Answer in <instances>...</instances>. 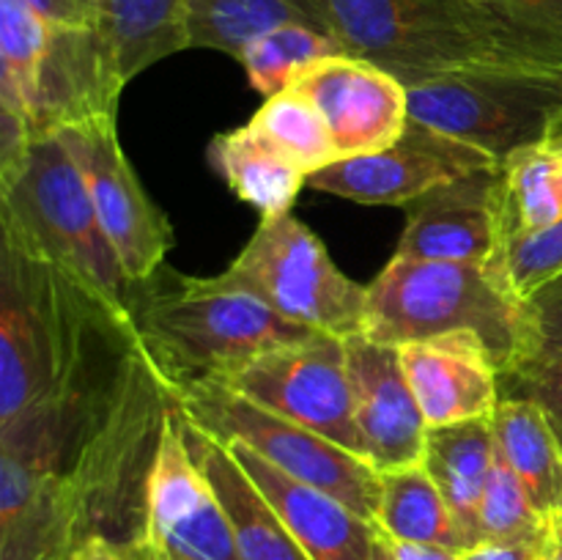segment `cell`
<instances>
[{
	"mask_svg": "<svg viewBox=\"0 0 562 560\" xmlns=\"http://www.w3.org/2000/svg\"><path fill=\"white\" fill-rule=\"evenodd\" d=\"M499 9L527 31L562 44V0H505Z\"/></svg>",
	"mask_w": 562,
	"mask_h": 560,
	"instance_id": "836d02e7",
	"label": "cell"
},
{
	"mask_svg": "<svg viewBox=\"0 0 562 560\" xmlns=\"http://www.w3.org/2000/svg\"><path fill=\"white\" fill-rule=\"evenodd\" d=\"M250 121L285 157L294 159L305 170L307 179L340 159L324 115L318 113L311 99L302 97L294 88L272 99H263Z\"/></svg>",
	"mask_w": 562,
	"mask_h": 560,
	"instance_id": "83f0119b",
	"label": "cell"
},
{
	"mask_svg": "<svg viewBox=\"0 0 562 560\" xmlns=\"http://www.w3.org/2000/svg\"><path fill=\"white\" fill-rule=\"evenodd\" d=\"M477 522H481V541H519L549 530V519L538 511L536 500L499 450L483 492Z\"/></svg>",
	"mask_w": 562,
	"mask_h": 560,
	"instance_id": "f546056e",
	"label": "cell"
},
{
	"mask_svg": "<svg viewBox=\"0 0 562 560\" xmlns=\"http://www.w3.org/2000/svg\"><path fill=\"white\" fill-rule=\"evenodd\" d=\"M371 560H395L393 547H390V541L379 530H376V541H373V549H371Z\"/></svg>",
	"mask_w": 562,
	"mask_h": 560,
	"instance_id": "60d3db41",
	"label": "cell"
},
{
	"mask_svg": "<svg viewBox=\"0 0 562 560\" xmlns=\"http://www.w3.org/2000/svg\"><path fill=\"white\" fill-rule=\"evenodd\" d=\"M346 351L366 459L379 472L423 461L428 423L401 366L398 346L360 333L346 338Z\"/></svg>",
	"mask_w": 562,
	"mask_h": 560,
	"instance_id": "9a60e30c",
	"label": "cell"
},
{
	"mask_svg": "<svg viewBox=\"0 0 562 560\" xmlns=\"http://www.w3.org/2000/svg\"><path fill=\"white\" fill-rule=\"evenodd\" d=\"M179 421L192 456L203 467L209 483L214 486L225 514H228L239 560H311L305 549L296 544V538L291 536L289 527L283 525L272 503L241 470L228 445L209 437L195 423L187 421L181 412Z\"/></svg>",
	"mask_w": 562,
	"mask_h": 560,
	"instance_id": "d6986e66",
	"label": "cell"
},
{
	"mask_svg": "<svg viewBox=\"0 0 562 560\" xmlns=\"http://www.w3.org/2000/svg\"><path fill=\"white\" fill-rule=\"evenodd\" d=\"M47 36L49 22L31 5L22 0H0V113L22 121Z\"/></svg>",
	"mask_w": 562,
	"mask_h": 560,
	"instance_id": "f1b7e54d",
	"label": "cell"
},
{
	"mask_svg": "<svg viewBox=\"0 0 562 560\" xmlns=\"http://www.w3.org/2000/svg\"><path fill=\"white\" fill-rule=\"evenodd\" d=\"M69 560H143L140 555L132 552L130 547L110 541L104 536H88L86 541L71 549Z\"/></svg>",
	"mask_w": 562,
	"mask_h": 560,
	"instance_id": "8d00e7d4",
	"label": "cell"
},
{
	"mask_svg": "<svg viewBox=\"0 0 562 560\" xmlns=\"http://www.w3.org/2000/svg\"><path fill=\"white\" fill-rule=\"evenodd\" d=\"M99 27L113 47L124 82L190 49L187 0H102Z\"/></svg>",
	"mask_w": 562,
	"mask_h": 560,
	"instance_id": "603a6c76",
	"label": "cell"
},
{
	"mask_svg": "<svg viewBox=\"0 0 562 560\" xmlns=\"http://www.w3.org/2000/svg\"><path fill=\"white\" fill-rule=\"evenodd\" d=\"M464 3H481V5H503L505 0H464Z\"/></svg>",
	"mask_w": 562,
	"mask_h": 560,
	"instance_id": "b9f144b4",
	"label": "cell"
},
{
	"mask_svg": "<svg viewBox=\"0 0 562 560\" xmlns=\"http://www.w3.org/2000/svg\"><path fill=\"white\" fill-rule=\"evenodd\" d=\"M344 44L313 22H285L252 38L241 53L250 86L263 99L289 91L302 71L333 55H344Z\"/></svg>",
	"mask_w": 562,
	"mask_h": 560,
	"instance_id": "4316f807",
	"label": "cell"
},
{
	"mask_svg": "<svg viewBox=\"0 0 562 560\" xmlns=\"http://www.w3.org/2000/svg\"><path fill=\"white\" fill-rule=\"evenodd\" d=\"M209 159L239 201L250 203L261 217L291 212L307 184V173L285 157L252 121L220 132L209 143Z\"/></svg>",
	"mask_w": 562,
	"mask_h": 560,
	"instance_id": "44dd1931",
	"label": "cell"
},
{
	"mask_svg": "<svg viewBox=\"0 0 562 560\" xmlns=\"http://www.w3.org/2000/svg\"><path fill=\"white\" fill-rule=\"evenodd\" d=\"M497 165L492 154L409 119L387 148L338 159L313 173L307 187L368 206H406L434 187Z\"/></svg>",
	"mask_w": 562,
	"mask_h": 560,
	"instance_id": "7c38bea8",
	"label": "cell"
},
{
	"mask_svg": "<svg viewBox=\"0 0 562 560\" xmlns=\"http://www.w3.org/2000/svg\"><path fill=\"white\" fill-rule=\"evenodd\" d=\"M552 525V544H549V560H562V511L549 519Z\"/></svg>",
	"mask_w": 562,
	"mask_h": 560,
	"instance_id": "f35d334b",
	"label": "cell"
},
{
	"mask_svg": "<svg viewBox=\"0 0 562 560\" xmlns=\"http://www.w3.org/2000/svg\"><path fill=\"white\" fill-rule=\"evenodd\" d=\"M387 541L390 547H393L395 560H461V552H456V549H448V547H434V544H406V541H393V538H387Z\"/></svg>",
	"mask_w": 562,
	"mask_h": 560,
	"instance_id": "74e56055",
	"label": "cell"
},
{
	"mask_svg": "<svg viewBox=\"0 0 562 560\" xmlns=\"http://www.w3.org/2000/svg\"><path fill=\"white\" fill-rule=\"evenodd\" d=\"M503 395H516L541 406L562 445V351L536 355L503 377Z\"/></svg>",
	"mask_w": 562,
	"mask_h": 560,
	"instance_id": "1f68e13d",
	"label": "cell"
},
{
	"mask_svg": "<svg viewBox=\"0 0 562 560\" xmlns=\"http://www.w3.org/2000/svg\"><path fill=\"white\" fill-rule=\"evenodd\" d=\"M140 558L239 560L228 514L181 432L179 410L168 412L146 489Z\"/></svg>",
	"mask_w": 562,
	"mask_h": 560,
	"instance_id": "8fae6325",
	"label": "cell"
},
{
	"mask_svg": "<svg viewBox=\"0 0 562 560\" xmlns=\"http://www.w3.org/2000/svg\"><path fill=\"white\" fill-rule=\"evenodd\" d=\"M223 275L302 327L338 338L366 329L368 285L340 272L324 242L291 212L261 217Z\"/></svg>",
	"mask_w": 562,
	"mask_h": 560,
	"instance_id": "52a82bcc",
	"label": "cell"
},
{
	"mask_svg": "<svg viewBox=\"0 0 562 560\" xmlns=\"http://www.w3.org/2000/svg\"><path fill=\"white\" fill-rule=\"evenodd\" d=\"M44 22L60 27H99L102 0H22Z\"/></svg>",
	"mask_w": 562,
	"mask_h": 560,
	"instance_id": "d590c367",
	"label": "cell"
},
{
	"mask_svg": "<svg viewBox=\"0 0 562 560\" xmlns=\"http://www.w3.org/2000/svg\"><path fill=\"white\" fill-rule=\"evenodd\" d=\"M132 344L91 289L0 236V421L71 393Z\"/></svg>",
	"mask_w": 562,
	"mask_h": 560,
	"instance_id": "6da1fadb",
	"label": "cell"
},
{
	"mask_svg": "<svg viewBox=\"0 0 562 560\" xmlns=\"http://www.w3.org/2000/svg\"><path fill=\"white\" fill-rule=\"evenodd\" d=\"M549 544H552V525L547 533L519 541H481L464 549L461 560H549Z\"/></svg>",
	"mask_w": 562,
	"mask_h": 560,
	"instance_id": "e575fe53",
	"label": "cell"
},
{
	"mask_svg": "<svg viewBox=\"0 0 562 560\" xmlns=\"http://www.w3.org/2000/svg\"><path fill=\"white\" fill-rule=\"evenodd\" d=\"M499 261L516 294L530 300L543 285L562 278V220L505 242Z\"/></svg>",
	"mask_w": 562,
	"mask_h": 560,
	"instance_id": "4dcf8cb0",
	"label": "cell"
},
{
	"mask_svg": "<svg viewBox=\"0 0 562 560\" xmlns=\"http://www.w3.org/2000/svg\"><path fill=\"white\" fill-rule=\"evenodd\" d=\"M291 88L311 99L324 115L340 159L382 152L409 124L404 82L357 55L318 60Z\"/></svg>",
	"mask_w": 562,
	"mask_h": 560,
	"instance_id": "5bb4252c",
	"label": "cell"
},
{
	"mask_svg": "<svg viewBox=\"0 0 562 560\" xmlns=\"http://www.w3.org/2000/svg\"><path fill=\"white\" fill-rule=\"evenodd\" d=\"M0 236L47 258L132 324L135 283L104 236L91 192L58 135L0 168Z\"/></svg>",
	"mask_w": 562,
	"mask_h": 560,
	"instance_id": "5b68a950",
	"label": "cell"
},
{
	"mask_svg": "<svg viewBox=\"0 0 562 560\" xmlns=\"http://www.w3.org/2000/svg\"><path fill=\"white\" fill-rule=\"evenodd\" d=\"M132 333L170 393L225 382L278 346L318 329L289 322L250 291L217 278L157 269L132 289Z\"/></svg>",
	"mask_w": 562,
	"mask_h": 560,
	"instance_id": "3957f363",
	"label": "cell"
},
{
	"mask_svg": "<svg viewBox=\"0 0 562 560\" xmlns=\"http://www.w3.org/2000/svg\"><path fill=\"white\" fill-rule=\"evenodd\" d=\"M322 31L404 86L475 66L562 69V44L499 5L464 0H300Z\"/></svg>",
	"mask_w": 562,
	"mask_h": 560,
	"instance_id": "7a4b0ae2",
	"label": "cell"
},
{
	"mask_svg": "<svg viewBox=\"0 0 562 560\" xmlns=\"http://www.w3.org/2000/svg\"><path fill=\"white\" fill-rule=\"evenodd\" d=\"M409 119L492 154L497 163L547 141L562 110V69L475 66L406 86Z\"/></svg>",
	"mask_w": 562,
	"mask_h": 560,
	"instance_id": "8992f818",
	"label": "cell"
},
{
	"mask_svg": "<svg viewBox=\"0 0 562 560\" xmlns=\"http://www.w3.org/2000/svg\"><path fill=\"white\" fill-rule=\"evenodd\" d=\"M547 143L549 148H554V152L562 154V110L558 115H554V121L549 124V132H547Z\"/></svg>",
	"mask_w": 562,
	"mask_h": 560,
	"instance_id": "ab89813d",
	"label": "cell"
},
{
	"mask_svg": "<svg viewBox=\"0 0 562 560\" xmlns=\"http://www.w3.org/2000/svg\"><path fill=\"white\" fill-rule=\"evenodd\" d=\"M450 333H475L492 351L499 377L532 357L527 300L488 261H428L393 256L368 285L366 329L371 340L401 346Z\"/></svg>",
	"mask_w": 562,
	"mask_h": 560,
	"instance_id": "277c9868",
	"label": "cell"
},
{
	"mask_svg": "<svg viewBox=\"0 0 562 560\" xmlns=\"http://www.w3.org/2000/svg\"><path fill=\"white\" fill-rule=\"evenodd\" d=\"M497 450L505 456L538 511L552 519L562 511V445L541 406L516 395H503L492 415Z\"/></svg>",
	"mask_w": 562,
	"mask_h": 560,
	"instance_id": "7402d4cb",
	"label": "cell"
},
{
	"mask_svg": "<svg viewBox=\"0 0 562 560\" xmlns=\"http://www.w3.org/2000/svg\"><path fill=\"white\" fill-rule=\"evenodd\" d=\"M404 209L406 225L393 256L488 261L503 250L499 165L434 187Z\"/></svg>",
	"mask_w": 562,
	"mask_h": 560,
	"instance_id": "2e32d148",
	"label": "cell"
},
{
	"mask_svg": "<svg viewBox=\"0 0 562 560\" xmlns=\"http://www.w3.org/2000/svg\"><path fill=\"white\" fill-rule=\"evenodd\" d=\"M497 461L492 417L434 426L426 434L423 464L448 500L464 547L481 544V503Z\"/></svg>",
	"mask_w": 562,
	"mask_h": 560,
	"instance_id": "ffe728a7",
	"label": "cell"
},
{
	"mask_svg": "<svg viewBox=\"0 0 562 560\" xmlns=\"http://www.w3.org/2000/svg\"><path fill=\"white\" fill-rule=\"evenodd\" d=\"M373 525L393 541L434 544L464 552L448 500L423 461L379 472V508Z\"/></svg>",
	"mask_w": 562,
	"mask_h": 560,
	"instance_id": "cb8c5ba5",
	"label": "cell"
},
{
	"mask_svg": "<svg viewBox=\"0 0 562 560\" xmlns=\"http://www.w3.org/2000/svg\"><path fill=\"white\" fill-rule=\"evenodd\" d=\"M562 220V154L547 143L499 163V231L505 242Z\"/></svg>",
	"mask_w": 562,
	"mask_h": 560,
	"instance_id": "d4e9b609",
	"label": "cell"
},
{
	"mask_svg": "<svg viewBox=\"0 0 562 560\" xmlns=\"http://www.w3.org/2000/svg\"><path fill=\"white\" fill-rule=\"evenodd\" d=\"M176 410L220 443H241L291 478L333 494L373 522L379 470L333 439L245 399L225 384L206 382L176 393Z\"/></svg>",
	"mask_w": 562,
	"mask_h": 560,
	"instance_id": "ba28073f",
	"label": "cell"
},
{
	"mask_svg": "<svg viewBox=\"0 0 562 560\" xmlns=\"http://www.w3.org/2000/svg\"><path fill=\"white\" fill-rule=\"evenodd\" d=\"M217 384L366 459V443L355 417L346 338L313 333L296 344L267 351Z\"/></svg>",
	"mask_w": 562,
	"mask_h": 560,
	"instance_id": "9c48e42d",
	"label": "cell"
},
{
	"mask_svg": "<svg viewBox=\"0 0 562 560\" xmlns=\"http://www.w3.org/2000/svg\"><path fill=\"white\" fill-rule=\"evenodd\" d=\"M143 560H173V558H143Z\"/></svg>",
	"mask_w": 562,
	"mask_h": 560,
	"instance_id": "7bdbcfd3",
	"label": "cell"
},
{
	"mask_svg": "<svg viewBox=\"0 0 562 560\" xmlns=\"http://www.w3.org/2000/svg\"><path fill=\"white\" fill-rule=\"evenodd\" d=\"M58 137L86 179L99 223L124 272L132 283L151 278L165 267L173 247V225L148 198L126 159L115 132V115L66 130Z\"/></svg>",
	"mask_w": 562,
	"mask_h": 560,
	"instance_id": "30bf717a",
	"label": "cell"
},
{
	"mask_svg": "<svg viewBox=\"0 0 562 560\" xmlns=\"http://www.w3.org/2000/svg\"><path fill=\"white\" fill-rule=\"evenodd\" d=\"M285 22L313 20L300 0H187L190 47L220 49L236 60L252 38Z\"/></svg>",
	"mask_w": 562,
	"mask_h": 560,
	"instance_id": "484cf974",
	"label": "cell"
},
{
	"mask_svg": "<svg viewBox=\"0 0 562 560\" xmlns=\"http://www.w3.org/2000/svg\"><path fill=\"white\" fill-rule=\"evenodd\" d=\"M401 366L428 428L481 421L497 412L503 377L475 333H450L401 344Z\"/></svg>",
	"mask_w": 562,
	"mask_h": 560,
	"instance_id": "e0dca14e",
	"label": "cell"
},
{
	"mask_svg": "<svg viewBox=\"0 0 562 560\" xmlns=\"http://www.w3.org/2000/svg\"><path fill=\"white\" fill-rule=\"evenodd\" d=\"M532 329V357L562 351V278L527 300Z\"/></svg>",
	"mask_w": 562,
	"mask_h": 560,
	"instance_id": "d6a6232c",
	"label": "cell"
},
{
	"mask_svg": "<svg viewBox=\"0 0 562 560\" xmlns=\"http://www.w3.org/2000/svg\"><path fill=\"white\" fill-rule=\"evenodd\" d=\"M124 86L102 27L49 25L22 121L33 141L60 135L115 115Z\"/></svg>",
	"mask_w": 562,
	"mask_h": 560,
	"instance_id": "4fadbf2b",
	"label": "cell"
},
{
	"mask_svg": "<svg viewBox=\"0 0 562 560\" xmlns=\"http://www.w3.org/2000/svg\"><path fill=\"white\" fill-rule=\"evenodd\" d=\"M311 560H371L376 525L333 494L291 478L241 443H225Z\"/></svg>",
	"mask_w": 562,
	"mask_h": 560,
	"instance_id": "ac0fdd59",
	"label": "cell"
}]
</instances>
